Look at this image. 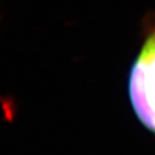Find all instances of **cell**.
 Masks as SVG:
<instances>
[{"instance_id": "obj_1", "label": "cell", "mask_w": 155, "mask_h": 155, "mask_svg": "<svg viewBox=\"0 0 155 155\" xmlns=\"http://www.w3.org/2000/svg\"><path fill=\"white\" fill-rule=\"evenodd\" d=\"M129 97L140 122L155 133V34L145 41L131 68Z\"/></svg>"}]
</instances>
